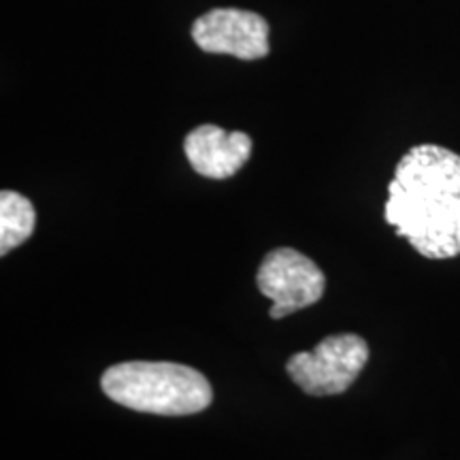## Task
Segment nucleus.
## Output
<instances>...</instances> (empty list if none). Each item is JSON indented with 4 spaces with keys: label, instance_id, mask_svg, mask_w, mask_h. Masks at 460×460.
I'll return each mask as SVG.
<instances>
[{
    "label": "nucleus",
    "instance_id": "6",
    "mask_svg": "<svg viewBox=\"0 0 460 460\" xmlns=\"http://www.w3.org/2000/svg\"><path fill=\"white\" fill-rule=\"evenodd\" d=\"M183 152L199 175L228 180L250 160L252 139L245 132H226L216 124H203L186 137Z\"/></svg>",
    "mask_w": 460,
    "mask_h": 460
},
{
    "label": "nucleus",
    "instance_id": "2",
    "mask_svg": "<svg viewBox=\"0 0 460 460\" xmlns=\"http://www.w3.org/2000/svg\"><path fill=\"white\" fill-rule=\"evenodd\" d=\"M101 388L119 405L154 416H192L214 401L209 379L180 362H119L102 373Z\"/></svg>",
    "mask_w": 460,
    "mask_h": 460
},
{
    "label": "nucleus",
    "instance_id": "4",
    "mask_svg": "<svg viewBox=\"0 0 460 460\" xmlns=\"http://www.w3.org/2000/svg\"><path fill=\"white\" fill-rule=\"evenodd\" d=\"M256 281L258 290L273 301V320L315 305L326 288V278L318 264L292 247L269 252L258 269Z\"/></svg>",
    "mask_w": 460,
    "mask_h": 460
},
{
    "label": "nucleus",
    "instance_id": "1",
    "mask_svg": "<svg viewBox=\"0 0 460 460\" xmlns=\"http://www.w3.org/2000/svg\"><path fill=\"white\" fill-rule=\"evenodd\" d=\"M384 217L420 256H460V156L422 143L399 160Z\"/></svg>",
    "mask_w": 460,
    "mask_h": 460
},
{
    "label": "nucleus",
    "instance_id": "5",
    "mask_svg": "<svg viewBox=\"0 0 460 460\" xmlns=\"http://www.w3.org/2000/svg\"><path fill=\"white\" fill-rule=\"evenodd\" d=\"M192 39L207 54L258 60L269 54V24L243 9H214L192 26Z\"/></svg>",
    "mask_w": 460,
    "mask_h": 460
},
{
    "label": "nucleus",
    "instance_id": "3",
    "mask_svg": "<svg viewBox=\"0 0 460 460\" xmlns=\"http://www.w3.org/2000/svg\"><path fill=\"white\" fill-rule=\"evenodd\" d=\"M369 362V345L354 332L331 335L312 352H298L286 362L288 376L312 396L341 394Z\"/></svg>",
    "mask_w": 460,
    "mask_h": 460
},
{
    "label": "nucleus",
    "instance_id": "7",
    "mask_svg": "<svg viewBox=\"0 0 460 460\" xmlns=\"http://www.w3.org/2000/svg\"><path fill=\"white\" fill-rule=\"evenodd\" d=\"M37 214L31 200L13 190L0 192V254L7 256L32 237Z\"/></svg>",
    "mask_w": 460,
    "mask_h": 460
}]
</instances>
